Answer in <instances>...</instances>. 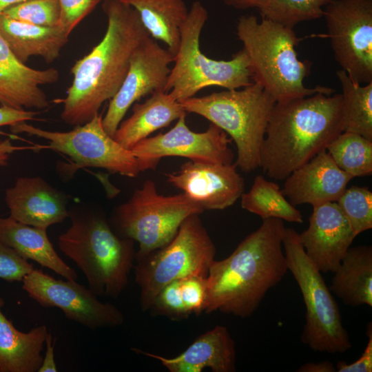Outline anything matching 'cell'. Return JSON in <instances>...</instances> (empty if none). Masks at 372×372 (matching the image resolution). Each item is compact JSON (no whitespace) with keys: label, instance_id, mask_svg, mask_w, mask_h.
<instances>
[{"label":"cell","instance_id":"6da1fadb","mask_svg":"<svg viewBox=\"0 0 372 372\" xmlns=\"http://www.w3.org/2000/svg\"><path fill=\"white\" fill-rule=\"evenodd\" d=\"M285 230L281 219L262 220L228 257L213 261L206 278L204 313L246 318L256 311L289 271L282 246Z\"/></svg>","mask_w":372,"mask_h":372},{"label":"cell","instance_id":"7a4b0ae2","mask_svg":"<svg viewBox=\"0 0 372 372\" xmlns=\"http://www.w3.org/2000/svg\"><path fill=\"white\" fill-rule=\"evenodd\" d=\"M107 25L104 37L92 50L71 68L72 83L61 117L77 126L90 121L102 105L120 88L134 50L149 36L134 9L118 0H104Z\"/></svg>","mask_w":372,"mask_h":372},{"label":"cell","instance_id":"3957f363","mask_svg":"<svg viewBox=\"0 0 372 372\" xmlns=\"http://www.w3.org/2000/svg\"><path fill=\"white\" fill-rule=\"evenodd\" d=\"M341 94L318 92L285 102L271 110L260 167L276 180H285L343 132Z\"/></svg>","mask_w":372,"mask_h":372},{"label":"cell","instance_id":"277c9868","mask_svg":"<svg viewBox=\"0 0 372 372\" xmlns=\"http://www.w3.org/2000/svg\"><path fill=\"white\" fill-rule=\"evenodd\" d=\"M68 211L71 225L58 238L59 249L81 269L97 296L117 298L134 267V242L118 236L102 214Z\"/></svg>","mask_w":372,"mask_h":372},{"label":"cell","instance_id":"5b68a950","mask_svg":"<svg viewBox=\"0 0 372 372\" xmlns=\"http://www.w3.org/2000/svg\"><path fill=\"white\" fill-rule=\"evenodd\" d=\"M236 34L248 56L253 81L260 84L276 103L333 92L327 87L304 85L311 63L298 59L296 46L299 39L293 28L264 18L258 21L254 15L241 16Z\"/></svg>","mask_w":372,"mask_h":372},{"label":"cell","instance_id":"8992f818","mask_svg":"<svg viewBox=\"0 0 372 372\" xmlns=\"http://www.w3.org/2000/svg\"><path fill=\"white\" fill-rule=\"evenodd\" d=\"M187 113L198 114L223 130L237 148L235 164L250 172L260 167V152L276 101L259 83L180 102Z\"/></svg>","mask_w":372,"mask_h":372},{"label":"cell","instance_id":"52a82bcc","mask_svg":"<svg viewBox=\"0 0 372 372\" xmlns=\"http://www.w3.org/2000/svg\"><path fill=\"white\" fill-rule=\"evenodd\" d=\"M207 19V9L200 1H195L180 28L174 64L165 87V92L179 102L195 96L207 87L235 90L253 82L249 61L244 49L227 61L212 59L202 52L200 37Z\"/></svg>","mask_w":372,"mask_h":372},{"label":"cell","instance_id":"ba28073f","mask_svg":"<svg viewBox=\"0 0 372 372\" xmlns=\"http://www.w3.org/2000/svg\"><path fill=\"white\" fill-rule=\"evenodd\" d=\"M282 246L288 269L299 286L306 307L302 342L314 351L345 353L352 345L339 307L293 228L285 227Z\"/></svg>","mask_w":372,"mask_h":372},{"label":"cell","instance_id":"9c48e42d","mask_svg":"<svg viewBox=\"0 0 372 372\" xmlns=\"http://www.w3.org/2000/svg\"><path fill=\"white\" fill-rule=\"evenodd\" d=\"M199 215L188 216L165 246L135 258V282L143 311L169 282L189 276L207 277L216 250Z\"/></svg>","mask_w":372,"mask_h":372},{"label":"cell","instance_id":"30bf717a","mask_svg":"<svg viewBox=\"0 0 372 372\" xmlns=\"http://www.w3.org/2000/svg\"><path fill=\"white\" fill-rule=\"evenodd\" d=\"M203 211L185 194H160L147 180L117 208L110 225L120 237L138 242L136 258L165 246L188 216Z\"/></svg>","mask_w":372,"mask_h":372},{"label":"cell","instance_id":"8fae6325","mask_svg":"<svg viewBox=\"0 0 372 372\" xmlns=\"http://www.w3.org/2000/svg\"><path fill=\"white\" fill-rule=\"evenodd\" d=\"M102 115L74 126L68 132L45 130L26 121L10 127L13 133H25L46 140L47 149L68 156L76 167L102 168L111 173L134 178L141 172L139 163L130 149L117 143L104 129Z\"/></svg>","mask_w":372,"mask_h":372},{"label":"cell","instance_id":"7c38bea8","mask_svg":"<svg viewBox=\"0 0 372 372\" xmlns=\"http://www.w3.org/2000/svg\"><path fill=\"white\" fill-rule=\"evenodd\" d=\"M323 17L335 60L355 82H372V0H331Z\"/></svg>","mask_w":372,"mask_h":372},{"label":"cell","instance_id":"4fadbf2b","mask_svg":"<svg viewBox=\"0 0 372 372\" xmlns=\"http://www.w3.org/2000/svg\"><path fill=\"white\" fill-rule=\"evenodd\" d=\"M22 282V289L41 306L56 307L68 320L90 329L116 327L125 320L117 307L101 302L89 287L76 280L56 279L34 269Z\"/></svg>","mask_w":372,"mask_h":372},{"label":"cell","instance_id":"5bb4252c","mask_svg":"<svg viewBox=\"0 0 372 372\" xmlns=\"http://www.w3.org/2000/svg\"><path fill=\"white\" fill-rule=\"evenodd\" d=\"M231 141L223 130L213 123L203 132L191 130L187 125L185 114L168 132L147 137L130 150L136 158L141 172L154 169L160 160L167 156L231 164L234 156L229 147Z\"/></svg>","mask_w":372,"mask_h":372},{"label":"cell","instance_id":"9a60e30c","mask_svg":"<svg viewBox=\"0 0 372 372\" xmlns=\"http://www.w3.org/2000/svg\"><path fill=\"white\" fill-rule=\"evenodd\" d=\"M174 55L150 36L145 38L132 53L125 77L110 100L102 118L105 130L112 136L130 107L141 98L165 91Z\"/></svg>","mask_w":372,"mask_h":372},{"label":"cell","instance_id":"2e32d148","mask_svg":"<svg viewBox=\"0 0 372 372\" xmlns=\"http://www.w3.org/2000/svg\"><path fill=\"white\" fill-rule=\"evenodd\" d=\"M236 165L189 161L176 172L165 174L167 181L182 190L203 211L231 206L244 192V178Z\"/></svg>","mask_w":372,"mask_h":372},{"label":"cell","instance_id":"e0dca14e","mask_svg":"<svg viewBox=\"0 0 372 372\" xmlns=\"http://www.w3.org/2000/svg\"><path fill=\"white\" fill-rule=\"evenodd\" d=\"M309 223L299 234L305 253L319 271L333 273L357 236L336 202L313 207Z\"/></svg>","mask_w":372,"mask_h":372},{"label":"cell","instance_id":"ac0fdd59","mask_svg":"<svg viewBox=\"0 0 372 372\" xmlns=\"http://www.w3.org/2000/svg\"><path fill=\"white\" fill-rule=\"evenodd\" d=\"M5 200L10 218L39 229L47 230L69 216L67 196L39 176L18 178Z\"/></svg>","mask_w":372,"mask_h":372},{"label":"cell","instance_id":"d6986e66","mask_svg":"<svg viewBox=\"0 0 372 372\" xmlns=\"http://www.w3.org/2000/svg\"><path fill=\"white\" fill-rule=\"evenodd\" d=\"M353 177L342 171L323 151L292 172L281 189L293 206L312 207L336 202Z\"/></svg>","mask_w":372,"mask_h":372},{"label":"cell","instance_id":"ffe728a7","mask_svg":"<svg viewBox=\"0 0 372 372\" xmlns=\"http://www.w3.org/2000/svg\"><path fill=\"white\" fill-rule=\"evenodd\" d=\"M59 72L50 68L38 70L19 61L0 35V105L18 110L50 107L41 85L59 81Z\"/></svg>","mask_w":372,"mask_h":372},{"label":"cell","instance_id":"44dd1931","mask_svg":"<svg viewBox=\"0 0 372 372\" xmlns=\"http://www.w3.org/2000/svg\"><path fill=\"white\" fill-rule=\"evenodd\" d=\"M134 352L159 360L170 372H213L236 371L235 342L227 328L217 325L199 335L188 348L174 358H165L132 348Z\"/></svg>","mask_w":372,"mask_h":372},{"label":"cell","instance_id":"7402d4cb","mask_svg":"<svg viewBox=\"0 0 372 372\" xmlns=\"http://www.w3.org/2000/svg\"><path fill=\"white\" fill-rule=\"evenodd\" d=\"M0 35L21 63L39 56L50 63L59 57L68 41V34L60 25L45 27L17 21L0 14Z\"/></svg>","mask_w":372,"mask_h":372},{"label":"cell","instance_id":"603a6c76","mask_svg":"<svg viewBox=\"0 0 372 372\" xmlns=\"http://www.w3.org/2000/svg\"><path fill=\"white\" fill-rule=\"evenodd\" d=\"M185 114L187 112L181 103L169 92H156L145 102L133 105L132 115L121 122L113 138L123 147L131 149L139 141Z\"/></svg>","mask_w":372,"mask_h":372},{"label":"cell","instance_id":"cb8c5ba5","mask_svg":"<svg viewBox=\"0 0 372 372\" xmlns=\"http://www.w3.org/2000/svg\"><path fill=\"white\" fill-rule=\"evenodd\" d=\"M0 241L24 259L33 260L65 279L78 278L76 271L59 256L45 229L23 224L10 216L0 218Z\"/></svg>","mask_w":372,"mask_h":372},{"label":"cell","instance_id":"d4e9b609","mask_svg":"<svg viewBox=\"0 0 372 372\" xmlns=\"http://www.w3.org/2000/svg\"><path fill=\"white\" fill-rule=\"evenodd\" d=\"M4 303L0 296V372H38L47 327L37 326L28 332L17 329L1 311Z\"/></svg>","mask_w":372,"mask_h":372},{"label":"cell","instance_id":"484cf974","mask_svg":"<svg viewBox=\"0 0 372 372\" xmlns=\"http://www.w3.org/2000/svg\"><path fill=\"white\" fill-rule=\"evenodd\" d=\"M329 289L344 304L372 307V247H350L333 272Z\"/></svg>","mask_w":372,"mask_h":372},{"label":"cell","instance_id":"4316f807","mask_svg":"<svg viewBox=\"0 0 372 372\" xmlns=\"http://www.w3.org/2000/svg\"><path fill=\"white\" fill-rule=\"evenodd\" d=\"M136 10L149 36L176 53L180 28L189 12L184 0H118Z\"/></svg>","mask_w":372,"mask_h":372},{"label":"cell","instance_id":"83f0119b","mask_svg":"<svg viewBox=\"0 0 372 372\" xmlns=\"http://www.w3.org/2000/svg\"><path fill=\"white\" fill-rule=\"evenodd\" d=\"M336 76L342 89L343 132L372 141V82L362 85L342 69Z\"/></svg>","mask_w":372,"mask_h":372},{"label":"cell","instance_id":"f1b7e54d","mask_svg":"<svg viewBox=\"0 0 372 372\" xmlns=\"http://www.w3.org/2000/svg\"><path fill=\"white\" fill-rule=\"evenodd\" d=\"M242 209L262 220L276 218L289 223H302V213L288 201L279 185L263 176L255 177L248 192L240 196Z\"/></svg>","mask_w":372,"mask_h":372},{"label":"cell","instance_id":"f546056e","mask_svg":"<svg viewBox=\"0 0 372 372\" xmlns=\"http://www.w3.org/2000/svg\"><path fill=\"white\" fill-rule=\"evenodd\" d=\"M327 151L338 167L353 178L371 175L372 141L358 134L342 132Z\"/></svg>","mask_w":372,"mask_h":372},{"label":"cell","instance_id":"4dcf8cb0","mask_svg":"<svg viewBox=\"0 0 372 372\" xmlns=\"http://www.w3.org/2000/svg\"><path fill=\"white\" fill-rule=\"evenodd\" d=\"M331 0H264L258 9L262 18L293 28L302 21L323 17Z\"/></svg>","mask_w":372,"mask_h":372},{"label":"cell","instance_id":"1f68e13d","mask_svg":"<svg viewBox=\"0 0 372 372\" xmlns=\"http://www.w3.org/2000/svg\"><path fill=\"white\" fill-rule=\"evenodd\" d=\"M336 203L356 236L372 228V192L368 187H347Z\"/></svg>","mask_w":372,"mask_h":372},{"label":"cell","instance_id":"d6a6232c","mask_svg":"<svg viewBox=\"0 0 372 372\" xmlns=\"http://www.w3.org/2000/svg\"><path fill=\"white\" fill-rule=\"evenodd\" d=\"M2 14L40 26L55 27L60 24L61 8L59 0H24Z\"/></svg>","mask_w":372,"mask_h":372},{"label":"cell","instance_id":"836d02e7","mask_svg":"<svg viewBox=\"0 0 372 372\" xmlns=\"http://www.w3.org/2000/svg\"><path fill=\"white\" fill-rule=\"evenodd\" d=\"M149 310L153 316H161L173 320L187 318L188 313L180 289V279L165 285L156 296Z\"/></svg>","mask_w":372,"mask_h":372},{"label":"cell","instance_id":"e575fe53","mask_svg":"<svg viewBox=\"0 0 372 372\" xmlns=\"http://www.w3.org/2000/svg\"><path fill=\"white\" fill-rule=\"evenodd\" d=\"M206 278L189 276L180 278L183 299L190 316H198L204 311L207 296Z\"/></svg>","mask_w":372,"mask_h":372},{"label":"cell","instance_id":"d590c367","mask_svg":"<svg viewBox=\"0 0 372 372\" xmlns=\"http://www.w3.org/2000/svg\"><path fill=\"white\" fill-rule=\"evenodd\" d=\"M33 269V265L27 260L0 241V278L7 282H20Z\"/></svg>","mask_w":372,"mask_h":372},{"label":"cell","instance_id":"8d00e7d4","mask_svg":"<svg viewBox=\"0 0 372 372\" xmlns=\"http://www.w3.org/2000/svg\"><path fill=\"white\" fill-rule=\"evenodd\" d=\"M61 8L59 25L68 34L87 16L102 0H59Z\"/></svg>","mask_w":372,"mask_h":372},{"label":"cell","instance_id":"74e56055","mask_svg":"<svg viewBox=\"0 0 372 372\" xmlns=\"http://www.w3.org/2000/svg\"><path fill=\"white\" fill-rule=\"evenodd\" d=\"M371 325L367 327L369 340L361 356L354 362L347 364L340 361L336 364L337 372H371L372 371V331Z\"/></svg>","mask_w":372,"mask_h":372},{"label":"cell","instance_id":"f35d334b","mask_svg":"<svg viewBox=\"0 0 372 372\" xmlns=\"http://www.w3.org/2000/svg\"><path fill=\"white\" fill-rule=\"evenodd\" d=\"M40 112L30 110H18L0 105V127L12 126L17 123L34 121Z\"/></svg>","mask_w":372,"mask_h":372},{"label":"cell","instance_id":"ab89813d","mask_svg":"<svg viewBox=\"0 0 372 372\" xmlns=\"http://www.w3.org/2000/svg\"><path fill=\"white\" fill-rule=\"evenodd\" d=\"M45 343L46 351L38 372H56L58 370L54 361V340L52 334L49 332L46 335Z\"/></svg>","mask_w":372,"mask_h":372},{"label":"cell","instance_id":"60d3db41","mask_svg":"<svg viewBox=\"0 0 372 372\" xmlns=\"http://www.w3.org/2000/svg\"><path fill=\"white\" fill-rule=\"evenodd\" d=\"M26 147L14 145L9 138H0V166L7 165L12 154L16 151L25 149Z\"/></svg>","mask_w":372,"mask_h":372},{"label":"cell","instance_id":"b9f144b4","mask_svg":"<svg viewBox=\"0 0 372 372\" xmlns=\"http://www.w3.org/2000/svg\"><path fill=\"white\" fill-rule=\"evenodd\" d=\"M298 372H335V366L327 360L320 362H309L301 365Z\"/></svg>","mask_w":372,"mask_h":372},{"label":"cell","instance_id":"7bdbcfd3","mask_svg":"<svg viewBox=\"0 0 372 372\" xmlns=\"http://www.w3.org/2000/svg\"><path fill=\"white\" fill-rule=\"evenodd\" d=\"M225 4L238 10L258 9L264 0H220Z\"/></svg>","mask_w":372,"mask_h":372},{"label":"cell","instance_id":"ee69618b","mask_svg":"<svg viewBox=\"0 0 372 372\" xmlns=\"http://www.w3.org/2000/svg\"><path fill=\"white\" fill-rule=\"evenodd\" d=\"M24 0H0V14L8 8L17 4Z\"/></svg>","mask_w":372,"mask_h":372}]
</instances>
